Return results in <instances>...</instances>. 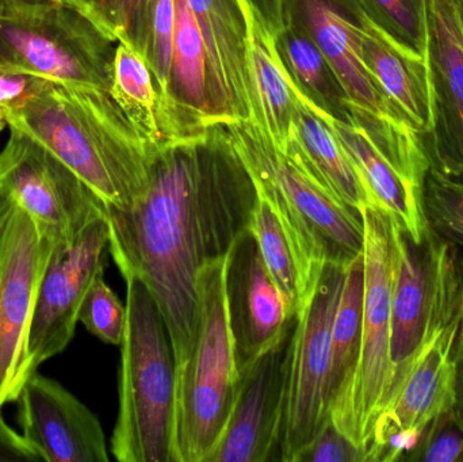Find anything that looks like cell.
I'll return each mask as SVG.
<instances>
[{"mask_svg":"<svg viewBox=\"0 0 463 462\" xmlns=\"http://www.w3.org/2000/svg\"><path fill=\"white\" fill-rule=\"evenodd\" d=\"M405 461L463 462V425L453 410L440 415L421 433Z\"/></svg>","mask_w":463,"mask_h":462,"instance_id":"1f68e13d","label":"cell"},{"mask_svg":"<svg viewBox=\"0 0 463 462\" xmlns=\"http://www.w3.org/2000/svg\"><path fill=\"white\" fill-rule=\"evenodd\" d=\"M7 125L53 152L105 206L122 208L140 194L159 149L141 137L110 91L92 87L49 80Z\"/></svg>","mask_w":463,"mask_h":462,"instance_id":"7a4b0ae2","label":"cell"},{"mask_svg":"<svg viewBox=\"0 0 463 462\" xmlns=\"http://www.w3.org/2000/svg\"><path fill=\"white\" fill-rule=\"evenodd\" d=\"M116 46L64 3L0 0V67L109 91Z\"/></svg>","mask_w":463,"mask_h":462,"instance_id":"52a82bcc","label":"cell"},{"mask_svg":"<svg viewBox=\"0 0 463 462\" xmlns=\"http://www.w3.org/2000/svg\"><path fill=\"white\" fill-rule=\"evenodd\" d=\"M222 127L256 194L274 209L310 270L348 266L364 254L361 213L326 189L290 141L282 151L252 122Z\"/></svg>","mask_w":463,"mask_h":462,"instance_id":"277c9868","label":"cell"},{"mask_svg":"<svg viewBox=\"0 0 463 462\" xmlns=\"http://www.w3.org/2000/svg\"><path fill=\"white\" fill-rule=\"evenodd\" d=\"M332 127L353 159L367 203L394 220L415 243L431 225L424 203L431 170L420 133L407 121L353 111V121L332 119Z\"/></svg>","mask_w":463,"mask_h":462,"instance_id":"9c48e42d","label":"cell"},{"mask_svg":"<svg viewBox=\"0 0 463 462\" xmlns=\"http://www.w3.org/2000/svg\"><path fill=\"white\" fill-rule=\"evenodd\" d=\"M127 282V327L111 453L119 462H175L176 363L162 312L138 278Z\"/></svg>","mask_w":463,"mask_h":462,"instance_id":"5b68a950","label":"cell"},{"mask_svg":"<svg viewBox=\"0 0 463 462\" xmlns=\"http://www.w3.org/2000/svg\"><path fill=\"white\" fill-rule=\"evenodd\" d=\"M434 230L421 243L402 231L400 270L392 306V361L394 369L419 346L434 293Z\"/></svg>","mask_w":463,"mask_h":462,"instance_id":"7402d4cb","label":"cell"},{"mask_svg":"<svg viewBox=\"0 0 463 462\" xmlns=\"http://www.w3.org/2000/svg\"><path fill=\"white\" fill-rule=\"evenodd\" d=\"M291 330L242 374L227 431L208 462H266L279 452Z\"/></svg>","mask_w":463,"mask_h":462,"instance_id":"ac0fdd59","label":"cell"},{"mask_svg":"<svg viewBox=\"0 0 463 462\" xmlns=\"http://www.w3.org/2000/svg\"><path fill=\"white\" fill-rule=\"evenodd\" d=\"M100 273L87 290L79 312V323L100 341L119 346L127 327V304L106 284Z\"/></svg>","mask_w":463,"mask_h":462,"instance_id":"f546056e","label":"cell"},{"mask_svg":"<svg viewBox=\"0 0 463 462\" xmlns=\"http://www.w3.org/2000/svg\"><path fill=\"white\" fill-rule=\"evenodd\" d=\"M362 60L366 70L407 121L427 137L434 127L429 59L383 32L362 11Z\"/></svg>","mask_w":463,"mask_h":462,"instance_id":"ffe728a7","label":"cell"},{"mask_svg":"<svg viewBox=\"0 0 463 462\" xmlns=\"http://www.w3.org/2000/svg\"><path fill=\"white\" fill-rule=\"evenodd\" d=\"M14 200L2 186H0V230L5 224V219L13 209Z\"/></svg>","mask_w":463,"mask_h":462,"instance_id":"f35d334b","label":"cell"},{"mask_svg":"<svg viewBox=\"0 0 463 462\" xmlns=\"http://www.w3.org/2000/svg\"><path fill=\"white\" fill-rule=\"evenodd\" d=\"M106 251V216L94 220L71 243L54 246L38 290L29 331V354L35 371L64 352L72 341L87 290L100 273H105Z\"/></svg>","mask_w":463,"mask_h":462,"instance_id":"4fadbf2b","label":"cell"},{"mask_svg":"<svg viewBox=\"0 0 463 462\" xmlns=\"http://www.w3.org/2000/svg\"><path fill=\"white\" fill-rule=\"evenodd\" d=\"M361 216L364 232L362 352L350 407L340 431L369 453L375 422L386 406L394 380L392 306L402 230L392 217L373 206L362 208Z\"/></svg>","mask_w":463,"mask_h":462,"instance_id":"ba28073f","label":"cell"},{"mask_svg":"<svg viewBox=\"0 0 463 462\" xmlns=\"http://www.w3.org/2000/svg\"><path fill=\"white\" fill-rule=\"evenodd\" d=\"M0 151V186L56 244L75 240L105 203L53 152L16 127Z\"/></svg>","mask_w":463,"mask_h":462,"instance_id":"7c38bea8","label":"cell"},{"mask_svg":"<svg viewBox=\"0 0 463 462\" xmlns=\"http://www.w3.org/2000/svg\"><path fill=\"white\" fill-rule=\"evenodd\" d=\"M228 254L198 273L192 353L176 373L175 462H208L227 431L240 377L228 317Z\"/></svg>","mask_w":463,"mask_h":462,"instance_id":"8992f818","label":"cell"},{"mask_svg":"<svg viewBox=\"0 0 463 462\" xmlns=\"http://www.w3.org/2000/svg\"><path fill=\"white\" fill-rule=\"evenodd\" d=\"M347 266L326 263L296 317L288 344L279 460L297 462L329 417L326 395L331 336Z\"/></svg>","mask_w":463,"mask_h":462,"instance_id":"30bf717a","label":"cell"},{"mask_svg":"<svg viewBox=\"0 0 463 462\" xmlns=\"http://www.w3.org/2000/svg\"><path fill=\"white\" fill-rule=\"evenodd\" d=\"M8 2H18V3H45V2H59V0H8Z\"/></svg>","mask_w":463,"mask_h":462,"instance_id":"ab89813d","label":"cell"},{"mask_svg":"<svg viewBox=\"0 0 463 462\" xmlns=\"http://www.w3.org/2000/svg\"><path fill=\"white\" fill-rule=\"evenodd\" d=\"M175 19L176 0H144L133 16L124 42L129 43L140 54L154 75L170 114L174 140L178 141L168 105Z\"/></svg>","mask_w":463,"mask_h":462,"instance_id":"83f0119b","label":"cell"},{"mask_svg":"<svg viewBox=\"0 0 463 462\" xmlns=\"http://www.w3.org/2000/svg\"><path fill=\"white\" fill-rule=\"evenodd\" d=\"M459 14H461V24L463 29V0H459Z\"/></svg>","mask_w":463,"mask_h":462,"instance_id":"b9f144b4","label":"cell"},{"mask_svg":"<svg viewBox=\"0 0 463 462\" xmlns=\"http://www.w3.org/2000/svg\"><path fill=\"white\" fill-rule=\"evenodd\" d=\"M380 29L402 45L429 56L427 0H356Z\"/></svg>","mask_w":463,"mask_h":462,"instance_id":"f1b7e54d","label":"cell"},{"mask_svg":"<svg viewBox=\"0 0 463 462\" xmlns=\"http://www.w3.org/2000/svg\"><path fill=\"white\" fill-rule=\"evenodd\" d=\"M54 243L14 201L0 230V410L16 401L35 369L29 331Z\"/></svg>","mask_w":463,"mask_h":462,"instance_id":"8fae6325","label":"cell"},{"mask_svg":"<svg viewBox=\"0 0 463 462\" xmlns=\"http://www.w3.org/2000/svg\"><path fill=\"white\" fill-rule=\"evenodd\" d=\"M297 462H369V453L337 430L329 420Z\"/></svg>","mask_w":463,"mask_h":462,"instance_id":"836d02e7","label":"cell"},{"mask_svg":"<svg viewBox=\"0 0 463 462\" xmlns=\"http://www.w3.org/2000/svg\"><path fill=\"white\" fill-rule=\"evenodd\" d=\"M247 22V60L256 127L285 149L298 110V98L280 60L274 35L250 0H240Z\"/></svg>","mask_w":463,"mask_h":462,"instance_id":"44dd1931","label":"cell"},{"mask_svg":"<svg viewBox=\"0 0 463 462\" xmlns=\"http://www.w3.org/2000/svg\"><path fill=\"white\" fill-rule=\"evenodd\" d=\"M434 127L424 137L431 168L463 184V29L459 0H427Z\"/></svg>","mask_w":463,"mask_h":462,"instance_id":"9a60e30c","label":"cell"},{"mask_svg":"<svg viewBox=\"0 0 463 462\" xmlns=\"http://www.w3.org/2000/svg\"><path fill=\"white\" fill-rule=\"evenodd\" d=\"M5 127H8L7 125V119H5V114L0 111V132H2L3 129H5Z\"/></svg>","mask_w":463,"mask_h":462,"instance_id":"60d3db41","label":"cell"},{"mask_svg":"<svg viewBox=\"0 0 463 462\" xmlns=\"http://www.w3.org/2000/svg\"><path fill=\"white\" fill-rule=\"evenodd\" d=\"M109 91L144 140L156 148L175 143L170 114L154 75L124 41L117 42Z\"/></svg>","mask_w":463,"mask_h":462,"instance_id":"484cf974","label":"cell"},{"mask_svg":"<svg viewBox=\"0 0 463 462\" xmlns=\"http://www.w3.org/2000/svg\"><path fill=\"white\" fill-rule=\"evenodd\" d=\"M16 403L22 437L41 461H110L99 420L56 380L35 372Z\"/></svg>","mask_w":463,"mask_h":462,"instance_id":"e0dca14e","label":"cell"},{"mask_svg":"<svg viewBox=\"0 0 463 462\" xmlns=\"http://www.w3.org/2000/svg\"><path fill=\"white\" fill-rule=\"evenodd\" d=\"M454 415L463 425V325L456 353V377H454Z\"/></svg>","mask_w":463,"mask_h":462,"instance_id":"74e56055","label":"cell"},{"mask_svg":"<svg viewBox=\"0 0 463 462\" xmlns=\"http://www.w3.org/2000/svg\"><path fill=\"white\" fill-rule=\"evenodd\" d=\"M250 228L258 240L267 270L285 298L288 314L298 316L315 290L321 271L315 273L307 268L279 217L261 198L256 201Z\"/></svg>","mask_w":463,"mask_h":462,"instance_id":"4316f807","label":"cell"},{"mask_svg":"<svg viewBox=\"0 0 463 462\" xmlns=\"http://www.w3.org/2000/svg\"><path fill=\"white\" fill-rule=\"evenodd\" d=\"M424 203L432 230L463 246V184L431 168L424 187Z\"/></svg>","mask_w":463,"mask_h":462,"instance_id":"4dcf8cb0","label":"cell"},{"mask_svg":"<svg viewBox=\"0 0 463 462\" xmlns=\"http://www.w3.org/2000/svg\"><path fill=\"white\" fill-rule=\"evenodd\" d=\"M90 19L111 40L127 37L133 16L144 0H59Z\"/></svg>","mask_w":463,"mask_h":462,"instance_id":"d6a6232c","label":"cell"},{"mask_svg":"<svg viewBox=\"0 0 463 462\" xmlns=\"http://www.w3.org/2000/svg\"><path fill=\"white\" fill-rule=\"evenodd\" d=\"M286 22L315 41L342 83L351 108L378 118L407 121L362 60V8L356 0H285Z\"/></svg>","mask_w":463,"mask_h":462,"instance_id":"2e32d148","label":"cell"},{"mask_svg":"<svg viewBox=\"0 0 463 462\" xmlns=\"http://www.w3.org/2000/svg\"><path fill=\"white\" fill-rule=\"evenodd\" d=\"M258 194L224 127L157 149L129 205L105 206L109 252L124 279L138 278L170 334L176 373L192 353L197 282L252 220Z\"/></svg>","mask_w":463,"mask_h":462,"instance_id":"6da1fadb","label":"cell"},{"mask_svg":"<svg viewBox=\"0 0 463 462\" xmlns=\"http://www.w3.org/2000/svg\"><path fill=\"white\" fill-rule=\"evenodd\" d=\"M197 16L208 62V127L255 124L240 0H187Z\"/></svg>","mask_w":463,"mask_h":462,"instance_id":"d6986e66","label":"cell"},{"mask_svg":"<svg viewBox=\"0 0 463 462\" xmlns=\"http://www.w3.org/2000/svg\"><path fill=\"white\" fill-rule=\"evenodd\" d=\"M434 259L426 330L412 354L394 369L391 395L373 430L369 462L405 461L421 433L454 407L456 353L463 325L458 244L435 233Z\"/></svg>","mask_w":463,"mask_h":462,"instance_id":"3957f363","label":"cell"},{"mask_svg":"<svg viewBox=\"0 0 463 462\" xmlns=\"http://www.w3.org/2000/svg\"><path fill=\"white\" fill-rule=\"evenodd\" d=\"M48 81L32 73L0 67V111L5 119L10 114L21 110Z\"/></svg>","mask_w":463,"mask_h":462,"instance_id":"e575fe53","label":"cell"},{"mask_svg":"<svg viewBox=\"0 0 463 462\" xmlns=\"http://www.w3.org/2000/svg\"><path fill=\"white\" fill-rule=\"evenodd\" d=\"M225 292L237 371L241 377L296 322L267 270L250 227L237 236L228 252Z\"/></svg>","mask_w":463,"mask_h":462,"instance_id":"5bb4252c","label":"cell"},{"mask_svg":"<svg viewBox=\"0 0 463 462\" xmlns=\"http://www.w3.org/2000/svg\"><path fill=\"white\" fill-rule=\"evenodd\" d=\"M41 461L37 453L24 441L22 434L16 433L3 420L0 410V462Z\"/></svg>","mask_w":463,"mask_h":462,"instance_id":"d590c367","label":"cell"},{"mask_svg":"<svg viewBox=\"0 0 463 462\" xmlns=\"http://www.w3.org/2000/svg\"><path fill=\"white\" fill-rule=\"evenodd\" d=\"M278 53L288 71L297 98L326 121H353L350 100L315 41L296 24L286 22L275 37Z\"/></svg>","mask_w":463,"mask_h":462,"instance_id":"cb8c5ba5","label":"cell"},{"mask_svg":"<svg viewBox=\"0 0 463 462\" xmlns=\"http://www.w3.org/2000/svg\"><path fill=\"white\" fill-rule=\"evenodd\" d=\"M364 292V266L362 254L345 269V285L332 327L326 404L329 420L339 431L347 417L361 361Z\"/></svg>","mask_w":463,"mask_h":462,"instance_id":"603a6c76","label":"cell"},{"mask_svg":"<svg viewBox=\"0 0 463 462\" xmlns=\"http://www.w3.org/2000/svg\"><path fill=\"white\" fill-rule=\"evenodd\" d=\"M461 269H462V278H463V254H461Z\"/></svg>","mask_w":463,"mask_h":462,"instance_id":"7bdbcfd3","label":"cell"},{"mask_svg":"<svg viewBox=\"0 0 463 462\" xmlns=\"http://www.w3.org/2000/svg\"><path fill=\"white\" fill-rule=\"evenodd\" d=\"M274 38L285 29V0H250Z\"/></svg>","mask_w":463,"mask_h":462,"instance_id":"8d00e7d4","label":"cell"},{"mask_svg":"<svg viewBox=\"0 0 463 462\" xmlns=\"http://www.w3.org/2000/svg\"><path fill=\"white\" fill-rule=\"evenodd\" d=\"M288 141L335 197L359 213L369 205L361 176L331 121L299 99Z\"/></svg>","mask_w":463,"mask_h":462,"instance_id":"d4e9b609","label":"cell"}]
</instances>
